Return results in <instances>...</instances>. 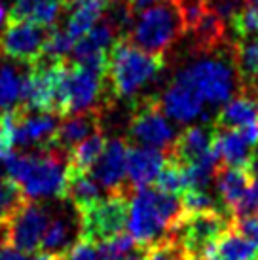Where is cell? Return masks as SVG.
Returning <instances> with one entry per match:
<instances>
[{
    "instance_id": "obj_11",
    "label": "cell",
    "mask_w": 258,
    "mask_h": 260,
    "mask_svg": "<svg viewBox=\"0 0 258 260\" xmlns=\"http://www.w3.org/2000/svg\"><path fill=\"white\" fill-rule=\"evenodd\" d=\"M107 76L89 67L71 63L69 71V114H84L99 107Z\"/></svg>"
},
{
    "instance_id": "obj_25",
    "label": "cell",
    "mask_w": 258,
    "mask_h": 260,
    "mask_svg": "<svg viewBox=\"0 0 258 260\" xmlns=\"http://www.w3.org/2000/svg\"><path fill=\"white\" fill-rule=\"evenodd\" d=\"M258 120V109L256 103L252 101L249 95H237L228 103H224L218 116L215 120V127L222 129H239L247 123Z\"/></svg>"
},
{
    "instance_id": "obj_7",
    "label": "cell",
    "mask_w": 258,
    "mask_h": 260,
    "mask_svg": "<svg viewBox=\"0 0 258 260\" xmlns=\"http://www.w3.org/2000/svg\"><path fill=\"white\" fill-rule=\"evenodd\" d=\"M127 133L129 141H133L135 146L156 148L165 154L171 150V146L179 137L156 97H144L137 101Z\"/></svg>"
},
{
    "instance_id": "obj_18",
    "label": "cell",
    "mask_w": 258,
    "mask_h": 260,
    "mask_svg": "<svg viewBox=\"0 0 258 260\" xmlns=\"http://www.w3.org/2000/svg\"><path fill=\"white\" fill-rule=\"evenodd\" d=\"M203 260H258V245L230 226L207 249Z\"/></svg>"
},
{
    "instance_id": "obj_47",
    "label": "cell",
    "mask_w": 258,
    "mask_h": 260,
    "mask_svg": "<svg viewBox=\"0 0 258 260\" xmlns=\"http://www.w3.org/2000/svg\"><path fill=\"white\" fill-rule=\"evenodd\" d=\"M0 241H6V224H0Z\"/></svg>"
},
{
    "instance_id": "obj_15",
    "label": "cell",
    "mask_w": 258,
    "mask_h": 260,
    "mask_svg": "<svg viewBox=\"0 0 258 260\" xmlns=\"http://www.w3.org/2000/svg\"><path fill=\"white\" fill-rule=\"evenodd\" d=\"M215 145V123L190 125L180 133L171 150L167 152V159L186 167L200 161Z\"/></svg>"
},
{
    "instance_id": "obj_49",
    "label": "cell",
    "mask_w": 258,
    "mask_h": 260,
    "mask_svg": "<svg viewBox=\"0 0 258 260\" xmlns=\"http://www.w3.org/2000/svg\"><path fill=\"white\" fill-rule=\"evenodd\" d=\"M247 2V6H254V8H258V0H245Z\"/></svg>"
},
{
    "instance_id": "obj_30",
    "label": "cell",
    "mask_w": 258,
    "mask_h": 260,
    "mask_svg": "<svg viewBox=\"0 0 258 260\" xmlns=\"http://www.w3.org/2000/svg\"><path fill=\"white\" fill-rule=\"evenodd\" d=\"M25 202L21 188L10 177H0V224H6Z\"/></svg>"
},
{
    "instance_id": "obj_19",
    "label": "cell",
    "mask_w": 258,
    "mask_h": 260,
    "mask_svg": "<svg viewBox=\"0 0 258 260\" xmlns=\"http://www.w3.org/2000/svg\"><path fill=\"white\" fill-rule=\"evenodd\" d=\"M64 8L71 10L64 30L74 40H80L99 23L101 14L107 8V0H64Z\"/></svg>"
},
{
    "instance_id": "obj_5",
    "label": "cell",
    "mask_w": 258,
    "mask_h": 260,
    "mask_svg": "<svg viewBox=\"0 0 258 260\" xmlns=\"http://www.w3.org/2000/svg\"><path fill=\"white\" fill-rule=\"evenodd\" d=\"M179 74L198 91L203 103L213 107L224 105L230 99H234L237 87L241 91L234 55L232 59H228V55L198 59L186 69H182Z\"/></svg>"
},
{
    "instance_id": "obj_46",
    "label": "cell",
    "mask_w": 258,
    "mask_h": 260,
    "mask_svg": "<svg viewBox=\"0 0 258 260\" xmlns=\"http://www.w3.org/2000/svg\"><path fill=\"white\" fill-rule=\"evenodd\" d=\"M6 19H8L6 10H4V6H2V4H0V25H2V23L6 21Z\"/></svg>"
},
{
    "instance_id": "obj_37",
    "label": "cell",
    "mask_w": 258,
    "mask_h": 260,
    "mask_svg": "<svg viewBox=\"0 0 258 260\" xmlns=\"http://www.w3.org/2000/svg\"><path fill=\"white\" fill-rule=\"evenodd\" d=\"M14 146V109H8L0 112V159L8 158Z\"/></svg>"
},
{
    "instance_id": "obj_14",
    "label": "cell",
    "mask_w": 258,
    "mask_h": 260,
    "mask_svg": "<svg viewBox=\"0 0 258 260\" xmlns=\"http://www.w3.org/2000/svg\"><path fill=\"white\" fill-rule=\"evenodd\" d=\"M116 44V32L107 21L97 23L86 37L76 40L72 48V63L89 67L107 74L108 53Z\"/></svg>"
},
{
    "instance_id": "obj_27",
    "label": "cell",
    "mask_w": 258,
    "mask_h": 260,
    "mask_svg": "<svg viewBox=\"0 0 258 260\" xmlns=\"http://www.w3.org/2000/svg\"><path fill=\"white\" fill-rule=\"evenodd\" d=\"M105 146H107V139L103 137L101 129L84 139L69 154V171H89L103 154Z\"/></svg>"
},
{
    "instance_id": "obj_48",
    "label": "cell",
    "mask_w": 258,
    "mask_h": 260,
    "mask_svg": "<svg viewBox=\"0 0 258 260\" xmlns=\"http://www.w3.org/2000/svg\"><path fill=\"white\" fill-rule=\"evenodd\" d=\"M251 99H252V101H254V103H256V109H258V87H256V89H254V91H252V93H251Z\"/></svg>"
},
{
    "instance_id": "obj_39",
    "label": "cell",
    "mask_w": 258,
    "mask_h": 260,
    "mask_svg": "<svg viewBox=\"0 0 258 260\" xmlns=\"http://www.w3.org/2000/svg\"><path fill=\"white\" fill-rule=\"evenodd\" d=\"M245 6H247L245 0H209V10H213L218 17H222L228 25L241 14Z\"/></svg>"
},
{
    "instance_id": "obj_9",
    "label": "cell",
    "mask_w": 258,
    "mask_h": 260,
    "mask_svg": "<svg viewBox=\"0 0 258 260\" xmlns=\"http://www.w3.org/2000/svg\"><path fill=\"white\" fill-rule=\"evenodd\" d=\"M46 27L33 21H10L0 35V53L21 63H35L44 55Z\"/></svg>"
},
{
    "instance_id": "obj_36",
    "label": "cell",
    "mask_w": 258,
    "mask_h": 260,
    "mask_svg": "<svg viewBox=\"0 0 258 260\" xmlns=\"http://www.w3.org/2000/svg\"><path fill=\"white\" fill-rule=\"evenodd\" d=\"M230 27H232V30L237 35V38L254 37V35H258V8L245 6L243 10H241V14L230 23Z\"/></svg>"
},
{
    "instance_id": "obj_1",
    "label": "cell",
    "mask_w": 258,
    "mask_h": 260,
    "mask_svg": "<svg viewBox=\"0 0 258 260\" xmlns=\"http://www.w3.org/2000/svg\"><path fill=\"white\" fill-rule=\"evenodd\" d=\"M4 166L27 200L63 198L67 192L69 152L55 145L35 152H12L4 158Z\"/></svg>"
},
{
    "instance_id": "obj_4",
    "label": "cell",
    "mask_w": 258,
    "mask_h": 260,
    "mask_svg": "<svg viewBox=\"0 0 258 260\" xmlns=\"http://www.w3.org/2000/svg\"><path fill=\"white\" fill-rule=\"evenodd\" d=\"M186 32L182 15L173 0H158L137 15L129 40L146 53L162 55Z\"/></svg>"
},
{
    "instance_id": "obj_20",
    "label": "cell",
    "mask_w": 258,
    "mask_h": 260,
    "mask_svg": "<svg viewBox=\"0 0 258 260\" xmlns=\"http://www.w3.org/2000/svg\"><path fill=\"white\" fill-rule=\"evenodd\" d=\"M99 120H101V116L97 110L84 112V114H74V118H71V120H67V122H63V123H59L53 145L71 154V150L74 146L80 145L84 139H87L89 135H93L95 131L101 129Z\"/></svg>"
},
{
    "instance_id": "obj_23",
    "label": "cell",
    "mask_w": 258,
    "mask_h": 260,
    "mask_svg": "<svg viewBox=\"0 0 258 260\" xmlns=\"http://www.w3.org/2000/svg\"><path fill=\"white\" fill-rule=\"evenodd\" d=\"M101 184L95 181L89 171H69L67 175V192L64 196L71 198L76 211H86L99 202L101 198Z\"/></svg>"
},
{
    "instance_id": "obj_21",
    "label": "cell",
    "mask_w": 258,
    "mask_h": 260,
    "mask_svg": "<svg viewBox=\"0 0 258 260\" xmlns=\"http://www.w3.org/2000/svg\"><path fill=\"white\" fill-rule=\"evenodd\" d=\"M252 177L245 167H228L220 166L215 173L216 190L220 196V202L226 209L234 211L239 200L243 198L247 188L251 184Z\"/></svg>"
},
{
    "instance_id": "obj_35",
    "label": "cell",
    "mask_w": 258,
    "mask_h": 260,
    "mask_svg": "<svg viewBox=\"0 0 258 260\" xmlns=\"http://www.w3.org/2000/svg\"><path fill=\"white\" fill-rule=\"evenodd\" d=\"M173 2L177 4L180 15H182L186 32H190L200 23V19L209 10V0H173Z\"/></svg>"
},
{
    "instance_id": "obj_44",
    "label": "cell",
    "mask_w": 258,
    "mask_h": 260,
    "mask_svg": "<svg viewBox=\"0 0 258 260\" xmlns=\"http://www.w3.org/2000/svg\"><path fill=\"white\" fill-rule=\"evenodd\" d=\"M154 2H158V0H131V4H133V8H135L137 12H141V10H144L146 6L154 4Z\"/></svg>"
},
{
    "instance_id": "obj_33",
    "label": "cell",
    "mask_w": 258,
    "mask_h": 260,
    "mask_svg": "<svg viewBox=\"0 0 258 260\" xmlns=\"http://www.w3.org/2000/svg\"><path fill=\"white\" fill-rule=\"evenodd\" d=\"M186 256L184 245L171 234L146 249V260H184Z\"/></svg>"
},
{
    "instance_id": "obj_10",
    "label": "cell",
    "mask_w": 258,
    "mask_h": 260,
    "mask_svg": "<svg viewBox=\"0 0 258 260\" xmlns=\"http://www.w3.org/2000/svg\"><path fill=\"white\" fill-rule=\"evenodd\" d=\"M48 224V211L33 200H27L6 222V241L23 253H38Z\"/></svg>"
},
{
    "instance_id": "obj_6",
    "label": "cell",
    "mask_w": 258,
    "mask_h": 260,
    "mask_svg": "<svg viewBox=\"0 0 258 260\" xmlns=\"http://www.w3.org/2000/svg\"><path fill=\"white\" fill-rule=\"evenodd\" d=\"M133 192L120 190V192H108L107 198H101L99 202L80 211V238L101 243L107 239L122 234L127 226L129 217V198Z\"/></svg>"
},
{
    "instance_id": "obj_51",
    "label": "cell",
    "mask_w": 258,
    "mask_h": 260,
    "mask_svg": "<svg viewBox=\"0 0 258 260\" xmlns=\"http://www.w3.org/2000/svg\"><path fill=\"white\" fill-rule=\"evenodd\" d=\"M0 177H4V175H2V173H0Z\"/></svg>"
},
{
    "instance_id": "obj_43",
    "label": "cell",
    "mask_w": 258,
    "mask_h": 260,
    "mask_svg": "<svg viewBox=\"0 0 258 260\" xmlns=\"http://www.w3.org/2000/svg\"><path fill=\"white\" fill-rule=\"evenodd\" d=\"M245 169L249 171L252 179L258 177V143L251 148V154H249V159H247V164H245Z\"/></svg>"
},
{
    "instance_id": "obj_29",
    "label": "cell",
    "mask_w": 258,
    "mask_h": 260,
    "mask_svg": "<svg viewBox=\"0 0 258 260\" xmlns=\"http://www.w3.org/2000/svg\"><path fill=\"white\" fill-rule=\"evenodd\" d=\"M156 188L165 192V194L182 196L188 190L184 167L171 161V159H167L165 166L162 167V171H159L158 179H156Z\"/></svg>"
},
{
    "instance_id": "obj_38",
    "label": "cell",
    "mask_w": 258,
    "mask_h": 260,
    "mask_svg": "<svg viewBox=\"0 0 258 260\" xmlns=\"http://www.w3.org/2000/svg\"><path fill=\"white\" fill-rule=\"evenodd\" d=\"M234 218L239 217H249V215H258V177H254L247 188L243 198L239 200L234 211H232Z\"/></svg>"
},
{
    "instance_id": "obj_42",
    "label": "cell",
    "mask_w": 258,
    "mask_h": 260,
    "mask_svg": "<svg viewBox=\"0 0 258 260\" xmlns=\"http://www.w3.org/2000/svg\"><path fill=\"white\" fill-rule=\"evenodd\" d=\"M239 234H243L247 239H251L254 245H258V215H249V217L234 218L232 224Z\"/></svg>"
},
{
    "instance_id": "obj_8",
    "label": "cell",
    "mask_w": 258,
    "mask_h": 260,
    "mask_svg": "<svg viewBox=\"0 0 258 260\" xmlns=\"http://www.w3.org/2000/svg\"><path fill=\"white\" fill-rule=\"evenodd\" d=\"M234 224V215L230 211H203L184 215L177 226L171 230V236L184 245L190 256L203 258L207 249Z\"/></svg>"
},
{
    "instance_id": "obj_12",
    "label": "cell",
    "mask_w": 258,
    "mask_h": 260,
    "mask_svg": "<svg viewBox=\"0 0 258 260\" xmlns=\"http://www.w3.org/2000/svg\"><path fill=\"white\" fill-rule=\"evenodd\" d=\"M127 150L129 146L123 139H110L99 159L89 169V173L99 182L103 190L108 192H120L127 190Z\"/></svg>"
},
{
    "instance_id": "obj_45",
    "label": "cell",
    "mask_w": 258,
    "mask_h": 260,
    "mask_svg": "<svg viewBox=\"0 0 258 260\" xmlns=\"http://www.w3.org/2000/svg\"><path fill=\"white\" fill-rule=\"evenodd\" d=\"M125 260H146V249H139L135 254H131V256Z\"/></svg>"
},
{
    "instance_id": "obj_24",
    "label": "cell",
    "mask_w": 258,
    "mask_h": 260,
    "mask_svg": "<svg viewBox=\"0 0 258 260\" xmlns=\"http://www.w3.org/2000/svg\"><path fill=\"white\" fill-rule=\"evenodd\" d=\"M215 146L220 154L222 166L228 167H245L252 148L237 129L222 127H215Z\"/></svg>"
},
{
    "instance_id": "obj_3",
    "label": "cell",
    "mask_w": 258,
    "mask_h": 260,
    "mask_svg": "<svg viewBox=\"0 0 258 260\" xmlns=\"http://www.w3.org/2000/svg\"><path fill=\"white\" fill-rule=\"evenodd\" d=\"M164 57L146 53L129 38H120L108 53L107 82L116 97L131 99L164 71Z\"/></svg>"
},
{
    "instance_id": "obj_17",
    "label": "cell",
    "mask_w": 258,
    "mask_h": 260,
    "mask_svg": "<svg viewBox=\"0 0 258 260\" xmlns=\"http://www.w3.org/2000/svg\"><path fill=\"white\" fill-rule=\"evenodd\" d=\"M234 63L241 91L251 97L258 87V35L237 38L234 44Z\"/></svg>"
},
{
    "instance_id": "obj_31",
    "label": "cell",
    "mask_w": 258,
    "mask_h": 260,
    "mask_svg": "<svg viewBox=\"0 0 258 260\" xmlns=\"http://www.w3.org/2000/svg\"><path fill=\"white\" fill-rule=\"evenodd\" d=\"M180 202H182L184 215L203 213V211H230L224 207L222 202H218L216 198L209 194V190H186L180 196Z\"/></svg>"
},
{
    "instance_id": "obj_34",
    "label": "cell",
    "mask_w": 258,
    "mask_h": 260,
    "mask_svg": "<svg viewBox=\"0 0 258 260\" xmlns=\"http://www.w3.org/2000/svg\"><path fill=\"white\" fill-rule=\"evenodd\" d=\"M76 40L67 30H50L46 44H44V57L50 59H63L69 55L74 48Z\"/></svg>"
},
{
    "instance_id": "obj_13",
    "label": "cell",
    "mask_w": 258,
    "mask_h": 260,
    "mask_svg": "<svg viewBox=\"0 0 258 260\" xmlns=\"http://www.w3.org/2000/svg\"><path fill=\"white\" fill-rule=\"evenodd\" d=\"M203 99L180 74H177L169 86L165 87L159 99V107L169 120L177 123H190L198 118H205Z\"/></svg>"
},
{
    "instance_id": "obj_16",
    "label": "cell",
    "mask_w": 258,
    "mask_h": 260,
    "mask_svg": "<svg viewBox=\"0 0 258 260\" xmlns=\"http://www.w3.org/2000/svg\"><path fill=\"white\" fill-rule=\"evenodd\" d=\"M167 161V154L146 146H129L127 150V188L141 190L150 186L158 179L162 167Z\"/></svg>"
},
{
    "instance_id": "obj_2",
    "label": "cell",
    "mask_w": 258,
    "mask_h": 260,
    "mask_svg": "<svg viewBox=\"0 0 258 260\" xmlns=\"http://www.w3.org/2000/svg\"><path fill=\"white\" fill-rule=\"evenodd\" d=\"M184 217L180 196L165 194L154 186L135 190L129 202L127 230L144 249L167 238Z\"/></svg>"
},
{
    "instance_id": "obj_22",
    "label": "cell",
    "mask_w": 258,
    "mask_h": 260,
    "mask_svg": "<svg viewBox=\"0 0 258 260\" xmlns=\"http://www.w3.org/2000/svg\"><path fill=\"white\" fill-rule=\"evenodd\" d=\"M194 35L192 46L198 53H207V51H216L220 46H226L228 38V23L222 17L207 10V14L200 19V23L190 30Z\"/></svg>"
},
{
    "instance_id": "obj_41",
    "label": "cell",
    "mask_w": 258,
    "mask_h": 260,
    "mask_svg": "<svg viewBox=\"0 0 258 260\" xmlns=\"http://www.w3.org/2000/svg\"><path fill=\"white\" fill-rule=\"evenodd\" d=\"M64 260H101V258H99V253H97L95 243L80 238L78 241L67 251Z\"/></svg>"
},
{
    "instance_id": "obj_28",
    "label": "cell",
    "mask_w": 258,
    "mask_h": 260,
    "mask_svg": "<svg viewBox=\"0 0 258 260\" xmlns=\"http://www.w3.org/2000/svg\"><path fill=\"white\" fill-rule=\"evenodd\" d=\"M97 253L101 260H125L131 254H135L139 249H144L131 238L129 232H122L114 238L97 243Z\"/></svg>"
},
{
    "instance_id": "obj_26",
    "label": "cell",
    "mask_w": 258,
    "mask_h": 260,
    "mask_svg": "<svg viewBox=\"0 0 258 260\" xmlns=\"http://www.w3.org/2000/svg\"><path fill=\"white\" fill-rule=\"evenodd\" d=\"M78 241V239H76ZM74 222L67 217H57L50 220L48 228L42 236V243H40V251L48 254H67L74 243Z\"/></svg>"
},
{
    "instance_id": "obj_32",
    "label": "cell",
    "mask_w": 258,
    "mask_h": 260,
    "mask_svg": "<svg viewBox=\"0 0 258 260\" xmlns=\"http://www.w3.org/2000/svg\"><path fill=\"white\" fill-rule=\"evenodd\" d=\"M21 93V78L12 67L0 69V107L4 110L12 109L19 101Z\"/></svg>"
},
{
    "instance_id": "obj_40",
    "label": "cell",
    "mask_w": 258,
    "mask_h": 260,
    "mask_svg": "<svg viewBox=\"0 0 258 260\" xmlns=\"http://www.w3.org/2000/svg\"><path fill=\"white\" fill-rule=\"evenodd\" d=\"M55 254L48 253H23L19 249L12 247L8 241H0V260H53Z\"/></svg>"
},
{
    "instance_id": "obj_50",
    "label": "cell",
    "mask_w": 258,
    "mask_h": 260,
    "mask_svg": "<svg viewBox=\"0 0 258 260\" xmlns=\"http://www.w3.org/2000/svg\"><path fill=\"white\" fill-rule=\"evenodd\" d=\"M184 260H203V258H198V256H190V254H188V256Z\"/></svg>"
}]
</instances>
